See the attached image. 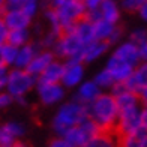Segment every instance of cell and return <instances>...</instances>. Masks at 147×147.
Wrapping results in <instances>:
<instances>
[{"mask_svg":"<svg viewBox=\"0 0 147 147\" xmlns=\"http://www.w3.org/2000/svg\"><path fill=\"white\" fill-rule=\"evenodd\" d=\"M114 56L123 62L129 63L132 66H135L140 60V50H138V45H135L134 42H129V44H123L122 47H119L116 50Z\"/></svg>","mask_w":147,"mask_h":147,"instance_id":"17","label":"cell"},{"mask_svg":"<svg viewBox=\"0 0 147 147\" xmlns=\"http://www.w3.org/2000/svg\"><path fill=\"white\" fill-rule=\"evenodd\" d=\"M12 101H14V98H12L9 93H2L0 92V108H5V107L11 105Z\"/></svg>","mask_w":147,"mask_h":147,"instance_id":"32","label":"cell"},{"mask_svg":"<svg viewBox=\"0 0 147 147\" xmlns=\"http://www.w3.org/2000/svg\"><path fill=\"white\" fill-rule=\"evenodd\" d=\"M0 65H5V63H3V60H2V53H0ZM5 66H6V65H5Z\"/></svg>","mask_w":147,"mask_h":147,"instance_id":"40","label":"cell"},{"mask_svg":"<svg viewBox=\"0 0 147 147\" xmlns=\"http://www.w3.org/2000/svg\"><path fill=\"white\" fill-rule=\"evenodd\" d=\"M39 50L35 48L33 44H24L18 48V53H17V57H15V68H20V69H26L29 66V63L33 60V57L36 56V53Z\"/></svg>","mask_w":147,"mask_h":147,"instance_id":"18","label":"cell"},{"mask_svg":"<svg viewBox=\"0 0 147 147\" xmlns=\"http://www.w3.org/2000/svg\"><path fill=\"white\" fill-rule=\"evenodd\" d=\"M36 83V77L32 75L30 72H27L26 69H20L15 68L12 72L8 74V78H6V86L8 93L14 98H23L26 93H27Z\"/></svg>","mask_w":147,"mask_h":147,"instance_id":"4","label":"cell"},{"mask_svg":"<svg viewBox=\"0 0 147 147\" xmlns=\"http://www.w3.org/2000/svg\"><path fill=\"white\" fill-rule=\"evenodd\" d=\"M81 2L86 6L87 12H92V11H96L99 8V5L102 3V0H81Z\"/></svg>","mask_w":147,"mask_h":147,"instance_id":"31","label":"cell"},{"mask_svg":"<svg viewBox=\"0 0 147 147\" xmlns=\"http://www.w3.org/2000/svg\"><path fill=\"white\" fill-rule=\"evenodd\" d=\"M116 24L113 23H108L105 21V20L99 18V20H95L93 21V30H95V39H98V41H108L110 35L113 33V30H114Z\"/></svg>","mask_w":147,"mask_h":147,"instance_id":"21","label":"cell"},{"mask_svg":"<svg viewBox=\"0 0 147 147\" xmlns=\"http://www.w3.org/2000/svg\"><path fill=\"white\" fill-rule=\"evenodd\" d=\"M99 132H101L99 126L89 117V119L83 120L81 123L69 128L62 138H65L74 147H86L90 140L95 138Z\"/></svg>","mask_w":147,"mask_h":147,"instance_id":"3","label":"cell"},{"mask_svg":"<svg viewBox=\"0 0 147 147\" xmlns=\"http://www.w3.org/2000/svg\"><path fill=\"white\" fill-rule=\"evenodd\" d=\"M107 71L111 74V77L114 78V83L116 81H125L131 74L134 72V66L123 62V60L117 59L116 56H113L108 60V65H107Z\"/></svg>","mask_w":147,"mask_h":147,"instance_id":"11","label":"cell"},{"mask_svg":"<svg viewBox=\"0 0 147 147\" xmlns=\"http://www.w3.org/2000/svg\"><path fill=\"white\" fill-rule=\"evenodd\" d=\"M84 75V69L81 62H74V60H68V63L63 68V75L60 81L63 83L65 87H74L77 86Z\"/></svg>","mask_w":147,"mask_h":147,"instance_id":"10","label":"cell"},{"mask_svg":"<svg viewBox=\"0 0 147 147\" xmlns=\"http://www.w3.org/2000/svg\"><path fill=\"white\" fill-rule=\"evenodd\" d=\"M56 56L62 59L74 60V62H83L84 44H81L71 32H65L54 44Z\"/></svg>","mask_w":147,"mask_h":147,"instance_id":"5","label":"cell"},{"mask_svg":"<svg viewBox=\"0 0 147 147\" xmlns=\"http://www.w3.org/2000/svg\"><path fill=\"white\" fill-rule=\"evenodd\" d=\"M138 11H140V14H141V17H143L144 20H147V0L141 5V8H140Z\"/></svg>","mask_w":147,"mask_h":147,"instance_id":"37","label":"cell"},{"mask_svg":"<svg viewBox=\"0 0 147 147\" xmlns=\"http://www.w3.org/2000/svg\"><path fill=\"white\" fill-rule=\"evenodd\" d=\"M108 42L105 41H92L89 44L84 45V51H83V62H92V60L98 59L101 54H104L105 50L108 48Z\"/></svg>","mask_w":147,"mask_h":147,"instance_id":"20","label":"cell"},{"mask_svg":"<svg viewBox=\"0 0 147 147\" xmlns=\"http://www.w3.org/2000/svg\"><path fill=\"white\" fill-rule=\"evenodd\" d=\"M5 8H6V0H0V15L5 12Z\"/></svg>","mask_w":147,"mask_h":147,"instance_id":"38","label":"cell"},{"mask_svg":"<svg viewBox=\"0 0 147 147\" xmlns=\"http://www.w3.org/2000/svg\"><path fill=\"white\" fill-rule=\"evenodd\" d=\"M95 83L99 86V87H111V86L114 84V78H113L111 74L105 69L102 72H99L95 77Z\"/></svg>","mask_w":147,"mask_h":147,"instance_id":"27","label":"cell"},{"mask_svg":"<svg viewBox=\"0 0 147 147\" xmlns=\"http://www.w3.org/2000/svg\"><path fill=\"white\" fill-rule=\"evenodd\" d=\"M53 60H54V54H53L51 51H38L36 56L33 57V60L29 63V66L26 68V71L36 77L53 62Z\"/></svg>","mask_w":147,"mask_h":147,"instance_id":"14","label":"cell"},{"mask_svg":"<svg viewBox=\"0 0 147 147\" xmlns=\"http://www.w3.org/2000/svg\"><path fill=\"white\" fill-rule=\"evenodd\" d=\"M11 147H29V146L26 144V143H21V141H15V143L12 144Z\"/></svg>","mask_w":147,"mask_h":147,"instance_id":"39","label":"cell"},{"mask_svg":"<svg viewBox=\"0 0 147 147\" xmlns=\"http://www.w3.org/2000/svg\"><path fill=\"white\" fill-rule=\"evenodd\" d=\"M146 2V0H123V8L129 12H135L141 8V5Z\"/></svg>","mask_w":147,"mask_h":147,"instance_id":"29","label":"cell"},{"mask_svg":"<svg viewBox=\"0 0 147 147\" xmlns=\"http://www.w3.org/2000/svg\"><path fill=\"white\" fill-rule=\"evenodd\" d=\"M0 53H2V60L6 66L14 65L15 63V57L18 53V47H14L8 42H5L3 45H0Z\"/></svg>","mask_w":147,"mask_h":147,"instance_id":"25","label":"cell"},{"mask_svg":"<svg viewBox=\"0 0 147 147\" xmlns=\"http://www.w3.org/2000/svg\"><path fill=\"white\" fill-rule=\"evenodd\" d=\"M3 21L9 30L14 29H27L30 26L32 17L27 15L23 9H6L3 14Z\"/></svg>","mask_w":147,"mask_h":147,"instance_id":"8","label":"cell"},{"mask_svg":"<svg viewBox=\"0 0 147 147\" xmlns=\"http://www.w3.org/2000/svg\"><path fill=\"white\" fill-rule=\"evenodd\" d=\"M147 41V32L146 30H137L131 35V42H134L135 45H141Z\"/></svg>","mask_w":147,"mask_h":147,"instance_id":"28","label":"cell"},{"mask_svg":"<svg viewBox=\"0 0 147 147\" xmlns=\"http://www.w3.org/2000/svg\"><path fill=\"white\" fill-rule=\"evenodd\" d=\"M24 134V128L20 123H6L0 128V147H11L18 137Z\"/></svg>","mask_w":147,"mask_h":147,"instance_id":"13","label":"cell"},{"mask_svg":"<svg viewBox=\"0 0 147 147\" xmlns=\"http://www.w3.org/2000/svg\"><path fill=\"white\" fill-rule=\"evenodd\" d=\"M63 68H65L63 63L53 60V62L38 75L39 77L38 83H60L62 75H63Z\"/></svg>","mask_w":147,"mask_h":147,"instance_id":"15","label":"cell"},{"mask_svg":"<svg viewBox=\"0 0 147 147\" xmlns=\"http://www.w3.org/2000/svg\"><path fill=\"white\" fill-rule=\"evenodd\" d=\"M39 98L45 105H53L59 102L65 95V89L59 83H39L38 84Z\"/></svg>","mask_w":147,"mask_h":147,"instance_id":"7","label":"cell"},{"mask_svg":"<svg viewBox=\"0 0 147 147\" xmlns=\"http://www.w3.org/2000/svg\"><path fill=\"white\" fill-rule=\"evenodd\" d=\"M89 117L104 132H113L117 123L119 108L113 95H99L92 104H89Z\"/></svg>","mask_w":147,"mask_h":147,"instance_id":"1","label":"cell"},{"mask_svg":"<svg viewBox=\"0 0 147 147\" xmlns=\"http://www.w3.org/2000/svg\"><path fill=\"white\" fill-rule=\"evenodd\" d=\"M132 80L135 83L137 92L141 87H147V62L140 65L138 68L132 72Z\"/></svg>","mask_w":147,"mask_h":147,"instance_id":"26","label":"cell"},{"mask_svg":"<svg viewBox=\"0 0 147 147\" xmlns=\"http://www.w3.org/2000/svg\"><path fill=\"white\" fill-rule=\"evenodd\" d=\"M86 147H117L116 135L113 132L101 131L95 138H92Z\"/></svg>","mask_w":147,"mask_h":147,"instance_id":"22","label":"cell"},{"mask_svg":"<svg viewBox=\"0 0 147 147\" xmlns=\"http://www.w3.org/2000/svg\"><path fill=\"white\" fill-rule=\"evenodd\" d=\"M99 18L105 20L108 23L116 24L119 21V8L114 3V0H102V3L99 5V8L96 9Z\"/></svg>","mask_w":147,"mask_h":147,"instance_id":"19","label":"cell"},{"mask_svg":"<svg viewBox=\"0 0 147 147\" xmlns=\"http://www.w3.org/2000/svg\"><path fill=\"white\" fill-rule=\"evenodd\" d=\"M50 147H74V146H71L65 138H57V140H53Z\"/></svg>","mask_w":147,"mask_h":147,"instance_id":"34","label":"cell"},{"mask_svg":"<svg viewBox=\"0 0 147 147\" xmlns=\"http://www.w3.org/2000/svg\"><path fill=\"white\" fill-rule=\"evenodd\" d=\"M117 147H144L147 141V131L140 126L138 129L132 131L129 134L116 137Z\"/></svg>","mask_w":147,"mask_h":147,"instance_id":"12","label":"cell"},{"mask_svg":"<svg viewBox=\"0 0 147 147\" xmlns=\"http://www.w3.org/2000/svg\"><path fill=\"white\" fill-rule=\"evenodd\" d=\"M140 126L147 131V107H144V108L140 111Z\"/></svg>","mask_w":147,"mask_h":147,"instance_id":"33","label":"cell"},{"mask_svg":"<svg viewBox=\"0 0 147 147\" xmlns=\"http://www.w3.org/2000/svg\"><path fill=\"white\" fill-rule=\"evenodd\" d=\"M86 119H89V105L74 101L69 104H65L59 110V113L54 117V122H53V128L60 137H63L69 128L81 123Z\"/></svg>","mask_w":147,"mask_h":147,"instance_id":"2","label":"cell"},{"mask_svg":"<svg viewBox=\"0 0 147 147\" xmlns=\"http://www.w3.org/2000/svg\"><path fill=\"white\" fill-rule=\"evenodd\" d=\"M116 99V104H117V108L119 111L120 110H126V108H131V107H137L140 99L137 96V93H134L131 90H125L122 93H119V95L114 96Z\"/></svg>","mask_w":147,"mask_h":147,"instance_id":"23","label":"cell"},{"mask_svg":"<svg viewBox=\"0 0 147 147\" xmlns=\"http://www.w3.org/2000/svg\"><path fill=\"white\" fill-rule=\"evenodd\" d=\"M8 44L14 45V47H21L24 44L29 42V32L27 29H14V30H9L8 33Z\"/></svg>","mask_w":147,"mask_h":147,"instance_id":"24","label":"cell"},{"mask_svg":"<svg viewBox=\"0 0 147 147\" xmlns=\"http://www.w3.org/2000/svg\"><path fill=\"white\" fill-rule=\"evenodd\" d=\"M101 87L95 83V81H89V83H84L81 84V87H80L78 93H77V96L74 101H78V102H81L84 105H89L92 104L95 99L101 95V90H99Z\"/></svg>","mask_w":147,"mask_h":147,"instance_id":"16","label":"cell"},{"mask_svg":"<svg viewBox=\"0 0 147 147\" xmlns=\"http://www.w3.org/2000/svg\"><path fill=\"white\" fill-rule=\"evenodd\" d=\"M71 32L74 36L81 44H89L92 41H95V30H93V21L89 20L87 17H84L81 20H78V21L72 26V27L68 30Z\"/></svg>","mask_w":147,"mask_h":147,"instance_id":"9","label":"cell"},{"mask_svg":"<svg viewBox=\"0 0 147 147\" xmlns=\"http://www.w3.org/2000/svg\"><path fill=\"white\" fill-rule=\"evenodd\" d=\"M8 33H9V29H8V26L5 24L3 17L0 15V45H3L8 41Z\"/></svg>","mask_w":147,"mask_h":147,"instance_id":"30","label":"cell"},{"mask_svg":"<svg viewBox=\"0 0 147 147\" xmlns=\"http://www.w3.org/2000/svg\"><path fill=\"white\" fill-rule=\"evenodd\" d=\"M69 2H74V0H48V5H50V8H59V6H62L65 3H69Z\"/></svg>","mask_w":147,"mask_h":147,"instance_id":"35","label":"cell"},{"mask_svg":"<svg viewBox=\"0 0 147 147\" xmlns=\"http://www.w3.org/2000/svg\"><path fill=\"white\" fill-rule=\"evenodd\" d=\"M57 12V17L60 20V24L65 32H68L74 24H75L78 20H81L87 14V9L83 5L81 0H74V2L65 3L59 8H54Z\"/></svg>","mask_w":147,"mask_h":147,"instance_id":"6","label":"cell"},{"mask_svg":"<svg viewBox=\"0 0 147 147\" xmlns=\"http://www.w3.org/2000/svg\"><path fill=\"white\" fill-rule=\"evenodd\" d=\"M138 50H140V59H144L147 60V41L144 44H141L138 47Z\"/></svg>","mask_w":147,"mask_h":147,"instance_id":"36","label":"cell"}]
</instances>
